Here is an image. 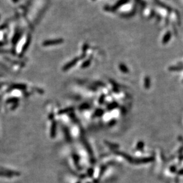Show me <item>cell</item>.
Here are the masks:
<instances>
[{"label": "cell", "instance_id": "cell-1", "mask_svg": "<svg viewBox=\"0 0 183 183\" xmlns=\"http://www.w3.org/2000/svg\"><path fill=\"white\" fill-rule=\"evenodd\" d=\"M60 42H61V41H60V39H59V40L54 41H51V42H49V41H48V42H45V44H48V45H50V44H51V43H60Z\"/></svg>", "mask_w": 183, "mask_h": 183}]
</instances>
